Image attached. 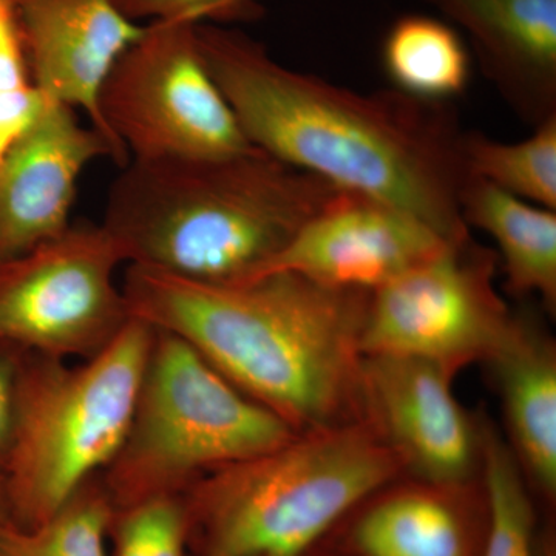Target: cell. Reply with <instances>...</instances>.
I'll return each mask as SVG.
<instances>
[{
	"label": "cell",
	"mask_w": 556,
	"mask_h": 556,
	"mask_svg": "<svg viewBox=\"0 0 556 556\" xmlns=\"http://www.w3.org/2000/svg\"><path fill=\"white\" fill-rule=\"evenodd\" d=\"M197 38L254 148L396 207L450 241L470 236L459 204L468 178L464 130L448 102L336 86L285 67L258 40L225 25L199 24Z\"/></svg>",
	"instance_id": "cell-1"
},
{
	"label": "cell",
	"mask_w": 556,
	"mask_h": 556,
	"mask_svg": "<svg viewBox=\"0 0 556 556\" xmlns=\"http://www.w3.org/2000/svg\"><path fill=\"white\" fill-rule=\"evenodd\" d=\"M131 317L199 351L299 433L362 420L361 329L368 292L294 273L204 285L127 265Z\"/></svg>",
	"instance_id": "cell-2"
},
{
	"label": "cell",
	"mask_w": 556,
	"mask_h": 556,
	"mask_svg": "<svg viewBox=\"0 0 556 556\" xmlns=\"http://www.w3.org/2000/svg\"><path fill=\"white\" fill-rule=\"evenodd\" d=\"M342 189L257 148L218 159L130 160L102 228L127 265L204 285L265 274Z\"/></svg>",
	"instance_id": "cell-3"
},
{
	"label": "cell",
	"mask_w": 556,
	"mask_h": 556,
	"mask_svg": "<svg viewBox=\"0 0 556 556\" xmlns=\"http://www.w3.org/2000/svg\"><path fill=\"white\" fill-rule=\"evenodd\" d=\"M401 477L396 455L364 420L302 431L182 493L188 546L199 556H306Z\"/></svg>",
	"instance_id": "cell-4"
},
{
	"label": "cell",
	"mask_w": 556,
	"mask_h": 556,
	"mask_svg": "<svg viewBox=\"0 0 556 556\" xmlns=\"http://www.w3.org/2000/svg\"><path fill=\"white\" fill-rule=\"evenodd\" d=\"M153 336L130 317L108 346L76 364L21 354L2 466L11 522L47 521L109 467L129 428Z\"/></svg>",
	"instance_id": "cell-5"
},
{
	"label": "cell",
	"mask_w": 556,
	"mask_h": 556,
	"mask_svg": "<svg viewBox=\"0 0 556 556\" xmlns=\"http://www.w3.org/2000/svg\"><path fill=\"white\" fill-rule=\"evenodd\" d=\"M298 433L188 342L155 329L129 428L100 478L118 511L153 497L181 496L212 471Z\"/></svg>",
	"instance_id": "cell-6"
},
{
	"label": "cell",
	"mask_w": 556,
	"mask_h": 556,
	"mask_svg": "<svg viewBox=\"0 0 556 556\" xmlns=\"http://www.w3.org/2000/svg\"><path fill=\"white\" fill-rule=\"evenodd\" d=\"M197 25L149 22L110 72L100 113L118 166L218 159L254 148L208 73Z\"/></svg>",
	"instance_id": "cell-7"
},
{
	"label": "cell",
	"mask_w": 556,
	"mask_h": 556,
	"mask_svg": "<svg viewBox=\"0 0 556 556\" xmlns=\"http://www.w3.org/2000/svg\"><path fill=\"white\" fill-rule=\"evenodd\" d=\"M118 244L102 226H70L56 239L0 262V348L84 361L130 320L116 270Z\"/></svg>",
	"instance_id": "cell-8"
},
{
	"label": "cell",
	"mask_w": 556,
	"mask_h": 556,
	"mask_svg": "<svg viewBox=\"0 0 556 556\" xmlns=\"http://www.w3.org/2000/svg\"><path fill=\"white\" fill-rule=\"evenodd\" d=\"M497 263L495 251L468 236L369 291L362 356L426 358L455 375L489 361L515 314L495 287Z\"/></svg>",
	"instance_id": "cell-9"
},
{
	"label": "cell",
	"mask_w": 556,
	"mask_h": 556,
	"mask_svg": "<svg viewBox=\"0 0 556 556\" xmlns=\"http://www.w3.org/2000/svg\"><path fill=\"white\" fill-rule=\"evenodd\" d=\"M455 376L426 358L362 357V420L409 478L456 485L481 479L484 419L457 401Z\"/></svg>",
	"instance_id": "cell-10"
},
{
	"label": "cell",
	"mask_w": 556,
	"mask_h": 556,
	"mask_svg": "<svg viewBox=\"0 0 556 556\" xmlns=\"http://www.w3.org/2000/svg\"><path fill=\"white\" fill-rule=\"evenodd\" d=\"M452 243L396 207L340 190L265 274L294 273L324 287L369 292Z\"/></svg>",
	"instance_id": "cell-11"
},
{
	"label": "cell",
	"mask_w": 556,
	"mask_h": 556,
	"mask_svg": "<svg viewBox=\"0 0 556 556\" xmlns=\"http://www.w3.org/2000/svg\"><path fill=\"white\" fill-rule=\"evenodd\" d=\"M101 156L115 161L108 139L80 124L75 109L50 101L0 166V262L72 226L80 175Z\"/></svg>",
	"instance_id": "cell-12"
},
{
	"label": "cell",
	"mask_w": 556,
	"mask_h": 556,
	"mask_svg": "<svg viewBox=\"0 0 556 556\" xmlns=\"http://www.w3.org/2000/svg\"><path fill=\"white\" fill-rule=\"evenodd\" d=\"M33 86L47 98L87 115L110 141L100 97L110 72L144 31L116 0H16Z\"/></svg>",
	"instance_id": "cell-13"
},
{
	"label": "cell",
	"mask_w": 556,
	"mask_h": 556,
	"mask_svg": "<svg viewBox=\"0 0 556 556\" xmlns=\"http://www.w3.org/2000/svg\"><path fill=\"white\" fill-rule=\"evenodd\" d=\"M486 519L482 478L456 485L401 477L354 507L320 546L338 556H481Z\"/></svg>",
	"instance_id": "cell-14"
},
{
	"label": "cell",
	"mask_w": 556,
	"mask_h": 556,
	"mask_svg": "<svg viewBox=\"0 0 556 556\" xmlns=\"http://www.w3.org/2000/svg\"><path fill=\"white\" fill-rule=\"evenodd\" d=\"M466 33L482 75L527 126L556 116V0H419Z\"/></svg>",
	"instance_id": "cell-15"
},
{
	"label": "cell",
	"mask_w": 556,
	"mask_h": 556,
	"mask_svg": "<svg viewBox=\"0 0 556 556\" xmlns=\"http://www.w3.org/2000/svg\"><path fill=\"white\" fill-rule=\"evenodd\" d=\"M493 369L507 445L530 489L548 504L556 496V348L526 313H515L506 336L485 362Z\"/></svg>",
	"instance_id": "cell-16"
},
{
	"label": "cell",
	"mask_w": 556,
	"mask_h": 556,
	"mask_svg": "<svg viewBox=\"0 0 556 556\" xmlns=\"http://www.w3.org/2000/svg\"><path fill=\"white\" fill-rule=\"evenodd\" d=\"M459 204L468 228L484 230L495 240L507 291L515 298H540L548 313L554 314L556 211L470 177L460 190Z\"/></svg>",
	"instance_id": "cell-17"
},
{
	"label": "cell",
	"mask_w": 556,
	"mask_h": 556,
	"mask_svg": "<svg viewBox=\"0 0 556 556\" xmlns=\"http://www.w3.org/2000/svg\"><path fill=\"white\" fill-rule=\"evenodd\" d=\"M382 61L394 89L424 101L447 102L463 93L470 79V53L459 33L422 14L391 25Z\"/></svg>",
	"instance_id": "cell-18"
},
{
	"label": "cell",
	"mask_w": 556,
	"mask_h": 556,
	"mask_svg": "<svg viewBox=\"0 0 556 556\" xmlns=\"http://www.w3.org/2000/svg\"><path fill=\"white\" fill-rule=\"evenodd\" d=\"M460 156L468 177L556 211V116L518 142H501L479 131H464Z\"/></svg>",
	"instance_id": "cell-19"
},
{
	"label": "cell",
	"mask_w": 556,
	"mask_h": 556,
	"mask_svg": "<svg viewBox=\"0 0 556 556\" xmlns=\"http://www.w3.org/2000/svg\"><path fill=\"white\" fill-rule=\"evenodd\" d=\"M482 485L486 533L481 556H535V504L518 460L495 427L484 419Z\"/></svg>",
	"instance_id": "cell-20"
},
{
	"label": "cell",
	"mask_w": 556,
	"mask_h": 556,
	"mask_svg": "<svg viewBox=\"0 0 556 556\" xmlns=\"http://www.w3.org/2000/svg\"><path fill=\"white\" fill-rule=\"evenodd\" d=\"M115 507L101 478L91 479L53 517L35 527L7 522L0 556H110L108 536Z\"/></svg>",
	"instance_id": "cell-21"
},
{
	"label": "cell",
	"mask_w": 556,
	"mask_h": 556,
	"mask_svg": "<svg viewBox=\"0 0 556 556\" xmlns=\"http://www.w3.org/2000/svg\"><path fill=\"white\" fill-rule=\"evenodd\" d=\"M115 556H186L181 496H161L115 511Z\"/></svg>",
	"instance_id": "cell-22"
},
{
	"label": "cell",
	"mask_w": 556,
	"mask_h": 556,
	"mask_svg": "<svg viewBox=\"0 0 556 556\" xmlns=\"http://www.w3.org/2000/svg\"><path fill=\"white\" fill-rule=\"evenodd\" d=\"M131 21H188L225 25L252 21L262 14L258 0H116Z\"/></svg>",
	"instance_id": "cell-23"
},
{
	"label": "cell",
	"mask_w": 556,
	"mask_h": 556,
	"mask_svg": "<svg viewBox=\"0 0 556 556\" xmlns=\"http://www.w3.org/2000/svg\"><path fill=\"white\" fill-rule=\"evenodd\" d=\"M49 102L33 84L0 90V166L35 126Z\"/></svg>",
	"instance_id": "cell-24"
},
{
	"label": "cell",
	"mask_w": 556,
	"mask_h": 556,
	"mask_svg": "<svg viewBox=\"0 0 556 556\" xmlns=\"http://www.w3.org/2000/svg\"><path fill=\"white\" fill-rule=\"evenodd\" d=\"M31 84L13 0H0V90Z\"/></svg>",
	"instance_id": "cell-25"
},
{
	"label": "cell",
	"mask_w": 556,
	"mask_h": 556,
	"mask_svg": "<svg viewBox=\"0 0 556 556\" xmlns=\"http://www.w3.org/2000/svg\"><path fill=\"white\" fill-rule=\"evenodd\" d=\"M20 357L16 351L0 348V470L5 463L13 434Z\"/></svg>",
	"instance_id": "cell-26"
},
{
	"label": "cell",
	"mask_w": 556,
	"mask_h": 556,
	"mask_svg": "<svg viewBox=\"0 0 556 556\" xmlns=\"http://www.w3.org/2000/svg\"><path fill=\"white\" fill-rule=\"evenodd\" d=\"M535 556H556L555 533L548 527L538 532Z\"/></svg>",
	"instance_id": "cell-27"
},
{
	"label": "cell",
	"mask_w": 556,
	"mask_h": 556,
	"mask_svg": "<svg viewBox=\"0 0 556 556\" xmlns=\"http://www.w3.org/2000/svg\"><path fill=\"white\" fill-rule=\"evenodd\" d=\"M11 521L9 492H7L5 478L0 470V529Z\"/></svg>",
	"instance_id": "cell-28"
},
{
	"label": "cell",
	"mask_w": 556,
	"mask_h": 556,
	"mask_svg": "<svg viewBox=\"0 0 556 556\" xmlns=\"http://www.w3.org/2000/svg\"><path fill=\"white\" fill-rule=\"evenodd\" d=\"M306 556H338V555L332 554V552L328 551L327 547L318 546V547L314 548L313 552H309V554Z\"/></svg>",
	"instance_id": "cell-29"
},
{
	"label": "cell",
	"mask_w": 556,
	"mask_h": 556,
	"mask_svg": "<svg viewBox=\"0 0 556 556\" xmlns=\"http://www.w3.org/2000/svg\"><path fill=\"white\" fill-rule=\"evenodd\" d=\"M13 2H16V0H13Z\"/></svg>",
	"instance_id": "cell-30"
}]
</instances>
